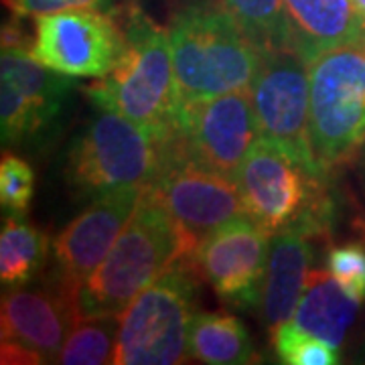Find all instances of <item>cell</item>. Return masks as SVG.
Here are the masks:
<instances>
[{"instance_id": "cell-6", "label": "cell", "mask_w": 365, "mask_h": 365, "mask_svg": "<svg viewBox=\"0 0 365 365\" xmlns=\"http://www.w3.org/2000/svg\"><path fill=\"white\" fill-rule=\"evenodd\" d=\"M197 268L193 256L169 270L132 300L120 314L114 365H175L185 361L195 317Z\"/></svg>"}, {"instance_id": "cell-21", "label": "cell", "mask_w": 365, "mask_h": 365, "mask_svg": "<svg viewBox=\"0 0 365 365\" xmlns=\"http://www.w3.org/2000/svg\"><path fill=\"white\" fill-rule=\"evenodd\" d=\"M242 31L262 51L290 49L292 29L284 0H220Z\"/></svg>"}, {"instance_id": "cell-1", "label": "cell", "mask_w": 365, "mask_h": 365, "mask_svg": "<svg viewBox=\"0 0 365 365\" xmlns=\"http://www.w3.org/2000/svg\"><path fill=\"white\" fill-rule=\"evenodd\" d=\"M197 240L170 217L146 189L132 217L102 264L78 290L81 317H120L144 288L185 256H193Z\"/></svg>"}, {"instance_id": "cell-22", "label": "cell", "mask_w": 365, "mask_h": 365, "mask_svg": "<svg viewBox=\"0 0 365 365\" xmlns=\"http://www.w3.org/2000/svg\"><path fill=\"white\" fill-rule=\"evenodd\" d=\"M120 317H81L71 325L57 364L100 365L112 364Z\"/></svg>"}, {"instance_id": "cell-12", "label": "cell", "mask_w": 365, "mask_h": 365, "mask_svg": "<svg viewBox=\"0 0 365 365\" xmlns=\"http://www.w3.org/2000/svg\"><path fill=\"white\" fill-rule=\"evenodd\" d=\"M146 191L199 242L215 227L246 213L235 177L201 167L170 148L165 167Z\"/></svg>"}, {"instance_id": "cell-9", "label": "cell", "mask_w": 365, "mask_h": 365, "mask_svg": "<svg viewBox=\"0 0 365 365\" xmlns=\"http://www.w3.org/2000/svg\"><path fill=\"white\" fill-rule=\"evenodd\" d=\"M311 63L290 49H270L252 81V104L260 138L282 146L292 157L317 173L311 144Z\"/></svg>"}, {"instance_id": "cell-29", "label": "cell", "mask_w": 365, "mask_h": 365, "mask_svg": "<svg viewBox=\"0 0 365 365\" xmlns=\"http://www.w3.org/2000/svg\"><path fill=\"white\" fill-rule=\"evenodd\" d=\"M353 9H355V13L359 14V19L364 21L365 19V0H351Z\"/></svg>"}, {"instance_id": "cell-7", "label": "cell", "mask_w": 365, "mask_h": 365, "mask_svg": "<svg viewBox=\"0 0 365 365\" xmlns=\"http://www.w3.org/2000/svg\"><path fill=\"white\" fill-rule=\"evenodd\" d=\"M311 144L329 173L365 143V35L317 57L311 67Z\"/></svg>"}, {"instance_id": "cell-4", "label": "cell", "mask_w": 365, "mask_h": 365, "mask_svg": "<svg viewBox=\"0 0 365 365\" xmlns=\"http://www.w3.org/2000/svg\"><path fill=\"white\" fill-rule=\"evenodd\" d=\"M169 140L110 108L71 143L66 181L78 197L98 199L124 189H146L165 167Z\"/></svg>"}, {"instance_id": "cell-14", "label": "cell", "mask_w": 365, "mask_h": 365, "mask_svg": "<svg viewBox=\"0 0 365 365\" xmlns=\"http://www.w3.org/2000/svg\"><path fill=\"white\" fill-rule=\"evenodd\" d=\"M144 189H124L91 199L90 207L69 222L51 242L55 276L78 292L108 256L126 227Z\"/></svg>"}, {"instance_id": "cell-3", "label": "cell", "mask_w": 365, "mask_h": 365, "mask_svg": "<svg viewBox=\"0 0 365 365\" xmlns=\"http://www.w3.org/2000/svg\"><path fill=\"white\" fill-rule=\"evenodd\" d=\"M170 51L181 102L250 90L262 63L260 47L220 4H182L169 25Z\"/></svg>"}, {"instance_id": "cell-8", "label": "cell", "mask_w": 365, "mask_h": 365, "mask_svg": "<svg viewBox=\"0 0 365 365\" xmlns=\"http://www.w3.org/2000/svg\"><path fill=\"white\" fill-rule=\"evenodd\" d=\"M258 138L252 93L237 90L181 102L169 148L201 167L237 177L244 158Z\"/></svg>"}, {"instance_id": "cell-10", "label": "cell", "mask_w": 365, "mask_h": 365, "mask_svg": "<svg viewBox=\"0 0 365 365\" xmlns=\"http://www.w3.org/2000/svg\"><path fill=\"white\" fill-rule=\"evenodd\" d=\"M31 57L69 78H104L124 51V29L114 14L93 9L37 16Z\"/></svg>"}, {"instance_id": "cell-30", "label": "cell", "mask_w": 365, "mask_h": 365, "mask_svg": "<svg viewBox=\"0 0 365 365\" xmlns=\"http://www.w3.org/2000/svg\"><path fill=\"white\" fill-rule=\"evenodd\" d=\"M357 155H359V163H361V169H364V173H365V143H364V146H361V150H359Z\"/></svg>"}, {"instance_id": "cell-17", "label": "cell", "mask_w": 365, "mask_h": 365, "mask_svg": "<svg viewBox=\"0 0 365 365\" xmlns=\"http://www.w3.org/2000/svg\"><path fill=\"white\" fill-rule=\"evenodd\" d=\"M284 6L292 29V51L307 63L333 47L364 37L351 0H284Z\"/></svg>"}, {"instance_id": "cell-20", "label": "cell", "mask_w": 365, "mask_h": 365, "mask_svg": "<svg viewBox=\"0 0 365 365\" xmlns=\"http://www.w3.org/2000/svg\"><path fill=\"white\" fill-rule=\"evenodd\" d=\"M51 254V242L26 222L23 213L4 217L0 230V280L19 288L41 272Z\"/></svg>"}, {"instance_id": "cell-18", "label": "cell", "mask_w": 365, "mask_h": 365, "mask_svg": "<svg viewBox=\"0 0 365 365\" xmlns=\"http://www.w3.org/2000/svg\"><path fill=\"white\" fill-rule=\"evenodd\" d=\"M361 302L349 297L329 270H313L292 323L319 339L339 347Z\"/></svg>"}, {"instance_id": "cell-31", "label": "cell", "mask_w": 365, "mask_h": 365, "mask_svg": "<svg viewBox=\"0 0 365 365\" xmlns=\"http://www.w3.org/2000/svg\"><path fill=\"white\" fill-rule=\"evenodd\" d=\"M361 31H364V35H365V19L361 21Z\"/></svg>"}, {"instance_id": "cell-5", "label": "cell", "mask_w": 365, "mask_h": 365, "mask_svg": "<svg viewBox=\"0 0 365 365\" xmlns=\"http://www.w3.org/2000/svg\"><path fill=\"white\" fill-rule=\"evenodd\" d=\"M323 177L325 173L309 169L282 146L258 138L235 179L246 215L264 230H299L314 237L329 227L333 213Z\"/></svg>"}, {"instance_id": "cell-26", "label": "cell", "mask_w": 365, "mask_h": 365, "mask_svg": "<svg viewBox=\"0 0 365 365\" xmlns=\"http://www.w3.org/2000/svg\"><path fill=\"white\" fill-rule=\"evenodd\" d=\"M13 14L19 16H45V14L67 13V11H81V9H93V11H106L112 6V0H6Z\"/></svg>"}, {"instance_id": "cell-11", "label": "cell", "mask_w": 365, "mask_h": 365, "mask_svg": "<svg viewBox=\"0 0 365 365\" xmlns=\"http://www.w3.org/2000/svg\"><path fill=\"white\" fill-rule=\"evenodd\" d=\"M270 246L272 234L244 213L201 237L193 264L220 299L254 309L262 302Z\"/></svg>"}, {"instance_id": "cell-28", "label": "cell", "mask_w": 365, "mask_h": 365, "mask_svg": "<svg viewBox=\"0 0 365 365\" xmlns=\"http://www.w3.org/2000/svg\"><path fill=\"white\" fill-rule=\"evenodd\" d=\"M2 364H45L39 353L31 351L23 345H16L13 341H2Z\"/></svg>"}, {"instance_id": "cell-19", "label": "cell", "mask_w": 365, "mask_h": 365, "mask_svg": "<svg viewBox=\"0 0 365 365\" xmlns=\"http://www.w3.org/2000/svg\"><path fill=\"white\" fill-rule=\"evenodd\" d=\"M187 355L209 365H244L258 357L246 325L225 313H195Z\"/></svg>"}, {"instance_id": "cell-25", "label": "cell", "mask_w": 365, "mask_h": 365, "mask_svg": "<svg viewBox=\"0 0 365 365\" xmlns=\"http://www.w3.org/2000/svg\"><path fill=\"white\" fill-rule=\"evenodd\" d=\"M327 270L349 297L365 300V248L361 244H345L327 256Z\"/></svg>"}, {"instance_id": "cell-13", "label": "cell", "mask_w": 365, "mask_h": 365, "mask_svg": "<svg viewBox=\"0 0 365 365\" xmlns=\"http://www.w3.org/2000/svg\"><path fill=\"white\" fill-rule=\"evenodd\" d=\"M73 78L41 66L31 53L2 49L0 57V134L2 144L23 143L59 116Z\"/></svg>"}, {"instance_id": "cell-23", "label": "cell", "mask_w": 365, "mask_h": 365, "mask_svg": "<svg viewBox=\"0 0 365 365\" xmlns=\"http://www.w3.org/2000/svg\"><path fill=\"white\" fill-rule=\"evenodd\" d=\"M272 335V345L280 361L290 365L339 364V347L302 331L292 321L280 325Z\"/></svg>"}, {"instance_id": "cell-15", "label": "cell", "mask_w": 365, "mask_h": 365, "mask_svg": "<svg viewBox=\"0 0 365 365\" xmlns=\"http://www.w3.org/2000/svg\"><path fill=\"white\" fill-rule=\"evenodd\" d=\"M78 317V292L55 276L47 287L4 292L0 304V333L2 341H13L39 353L43 361H57Z\"/></svg>"}, {"instance_id": "cell-24", "label": "cell", "mask_w": 365, "mask_h": 365, "mask_svg": "<svg viewBox=\"0 0 365 365\" xmlns=\"http://www.w3.org/2000/svg\"><path fill=\"white\" fill-rule=\"evenodd\" d=\"M35 175L25 158L4 155L0 163V203L4 211L23 213L33 199Z\"/></svg>"}, {"instance_id": "cell-2", "label": "cell", "mask_w": 365, "mask_h": 365, "mask_svg": "<svg viewBox=\"0 0 365 365\" xmlns=\"http://www.w3.org/2000/svg\"><path fill=\"white\" fill-rule=\"evenodd\" d=\"M120 23L124 29V51L114 69L90 86L91 102L130 118L169 140L181 108L169 31L136 4L124 9Z\"/></svg>"}, {"instance_id": "cell-16", "label": "cell", "mask_w": 365, "mask_h": 365, "mask_svg": "<svg viewBox=\"0 0 365 365\" xmlns=\"http://www.w3.org/2000/svg\"><path fill=\"white\" fill-rule=\"evenodd\" d=\"M313 235L299 230L272 234L268 268L262 288V317L270 333L290 323L313 272Z\"/></svg>"}, {"instance_id": "cell-27", "label": "cell", "mask_w": 365, "mask_h": 365, "mask_svg": "<svg viewBox=\"0 0 365 365\" xmlns=\"http://www.w3.org/2000/svg\"><path fill=\"white\" fill-rule=\"evenodd\" d=\"M21 19H23V16L13 14V21H6V23L2 25V49L31 53L35 37H29V35H26L25 26L21 23Z\"/></svg>"}]
</instances>
